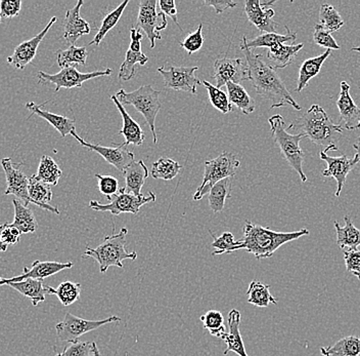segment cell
<instances>
[{
	"label": "cell",
	"mask_w": 360,
	"mask_h": 356,
	"mask_svg": "<svg viewBox=\"0 0 360 356\" xmlns=\"http://www.w3.org/2000/svg\"><path fill=\"white\" fill-rule=\"evenodd\" d=\"M287 33L285 35H280V33H261L257 37L254 39L248 40L246 36L243 37L240 42V49H258V47H271L278 46V44H285L287 42H294L297 39L296 32L292 31L288 26H285Z\"/></svg>",
	"instance_id": "obj_24"
},
{
	"label": "cell",
	"mask_w": 360,
	"mask_h": 356,
	"mask_svg": "<svg viewBox=\"0 0 360 356\" xmlns=\"http://www.w3.org/2000/svg\"><path fill=\"white\" fill-rule=\"evenodd\" d=\"M94 342H72L63 352L58 353L56 356H94Z\"/></svg>",
	"instance_id": "obj_47"
},
{
	"label": "cell",
	"mask_w": 360,
	"mask_h": 356,
	"mask_svg": "<svg viewBox=\"0 0 360 356\" xmlns=\"http://www.w3.org/2000/svg\"><path fill=\"white\" fill-rule=\"evenodd\" d=\"M269 123L272 139L280 148L283 159L290 164L292 170L298 173L301 181L305 183L307 181V177L303 172L305 153L300 147L301 140L305 137L302 135L290 134L285 128V119L280 114L270 117Z\"/></svg>",
	"instance_id": "obj_5"
},
{
	"label": "cell",
	"mask_w": 360,
	"mask_h": 356,
	"mask_svg": "<svg viewBox=\"0 0 360 356\" xmlns=\"http://www.w3.org/2000/svg\"><path fill=\"white\" fill-rule=\"evenodd\" d=\"M128 230L123 227L119 233L105 236L96 249L87 247L82 258H92L100 265L101 274H105L111 266L123 268L124 260H136V252L126 251V236Z\"/></svg>",
	"instance_id": "obj_4"
},
{
	"label": "cell",
	"mask_w": 360,
	"mask_h": 356,
	"mask_svg": "<svg viewBox=\"0 0 360 356\" xmlns=\"http://www.w3.org/2000/svg\"><path fill=\"white\" fill-rule=\"evenodd\" d=\"M143 35H141L139 29H135L132 27L130 29V42L129 49L134 51H141V39H143Z\"/></svg>",
	"instance_id": "obj_56"
},
{
	"label": "cell",
	"mask_w": 360,
	"mask_h": 356,
	"mask_svg": "<svg viewBox=\"0 0 360 356\" xmlns=\"http://www.w3.org/2000/svg\"><path fill=\"white\" fill-rule=\"evenodd\" d=\"M323 356H360V339L357 336L342 338L332 346L321 348Z\"/></svg>",
	"instance_id": "obj_34"
},
{
	"label": "cell",
	"mask_w": 360,
	"mask_h": 356,
	"mask_svg": "<svg viewBox=\"0 0 360 356\" xmlns=\"http://www.w3.org/2000/svg\"><path fill=\"white\" fill-rule=\"evenodd\" d=\"M341 121L348 130H355L360 128V107L354 103L350 96V85L346 81L341 82V91L337 100Z\"/></svg>",
	"instance_id": "obj_19"
},
{
	"label": "cell",
	"mask_w": 360,
	"mask_h": 356,
	"mask_svg": "<svg viewBox=\"0 0 360 356\" xmlns=\"http://www.w3.org/2000/svg\"><path fill=\"white\" fill-rule=\"evenodd\" d=\"M210 235L213 238V243L211 247L215 251L213 252L212 256L222 254H231L236 251L238 247H240V240H235V236L231 232H224L220 236H215L212 231H209Z\"/></svg>",
	"instance_id": "obj_45"
},
{
	"label": "cell",
	"mask_w": 360,
	"mask_h": 356,
	"mask_svg": "<svg viewBox=\"0 0 360 356\" xmlns=\"http://www.w3.org/2000/svg\"><path fill=\"white\" fill-rule=\"evenodd\" d=\"M94 356H101L100 350H98V346L96 344L94 345Z\"/></svg>",
	"instance_id": "obj_60"
},
{
	"label": "cell",
	"mask_w": 360,
	"mask_h": 356,
	"mask_svg": "<svg viewBox=\"0 0 360 356\" xmlns=\"http://www.w3.org/2000/svg\"><path fill=\"white\" fill-rule=\"evenodd\" d=\"M29 196H30L31 202L35 206L41 207L45 211H51L56 215H60V209L58 207L49 206V202L53 200V190L49 185L45 184L44 182L36 181L30 177Z\"/></svg>",
	"instance_id": "obj_30"
},
{
	"label": "cell",
	"mask_w": 360,
	"mask_h": 356,
	"mask_svg": "<svg viewBox=\"0 0 360 356\" xmlns=\"http://www.w3.org/2000/svg\"><path fill=\"white\" fill-rule=\"evenodd\" d=\"M202 326L214 337L224 339L227 333L224 324V317L222 313L218 310H209L200 317Z\"/></svg>",
	"instance_id": "obj_42"
},
{
	"label": "cell",
	"mask_w": 360,
	"mask_h": 356,
	"mask_svg": "<svg viewBox=\"0 0 360 356\" xmlns=\"http://www.w3.org/2000/svg\"><path fill=\"white\" fill-rule=\"evenodd\" d=\"M344 220H345L344 227H342L338 221L334 223L338 247L342 250H357L360 245V229L354 226L348 215L344 217Z\"/></svg>",
	"instance_id": "obj_31"
},
{
	"label": "cell",
	"mask_w": 360,
	"mask_h": 356,
	"mask_svg": "<svg viewBox=\"0 0 360 356\" xmlns=\"http://www.w3.org/2000/svg\"><path fill=\"white\" fill-rule=\"evenodd\" d=\"M87 47L71 46L68 49L56 51V62L62 69L76 65H85L87 60Z\"/></svg>",
	"instance_id": "obj_39"
},
{
	"label": "cell",
	"mask_w": 360,
	"mask_h": 356,
	"mask_svg": "<svg viewBox=\"0 0 360 356\" xmlns=\"http://www.w3.org/2000/svg\"><path fill=\"white\" fill-rule=\"evenodd\" d=\"M112 70L110 68L101 70V71L82 73V72H79L75 66H72L62 69L56 74L39 71L37 73V78L40 85L53 83L56 85L55 92H58L60 89L71 90L74 87H81L85 81L101 78V76H110L112 75Z\"/></svg>",
	"instance_id": "obj_10"
},
{
	"label": "cell",
	"mask_w": 360,
	"mask_h": 356,
	"mask_svg": "<svg viewBox=\"0 0 360 356\" xmlns=\"http://www.w3.org/2000/svg\"><path fill=\"white\" fill-rule=\"evenodd\" d=\"M56 22V17L51 18V21L49 22V24L46 25V27H45L41 32L38 33L37 35L34 36L31 39L22 42V44L15 47L13 55L8 58V64L13 65L15 69L24 70L26 68L27 65L30 64L33 59L36 57L40 42L44 40L45 35H47L49 29L53 27Z\"/></svg>",
	"instance_id": "obj_18"
},
{
	"label": "cell",
	"mask_w": 360,
	"mask_h": 356,
	"mask_svg": "<svg viewBox=\"0 0 360 356\" xmlns=\"http://www.w3.org/2000/svg\"><path fill=\"white\" fill-rule=\"evenodd\" d=\"M202 85L206 87L209 94V100H210L215 109L219 110L224 114L233 111V107L231 102H229V96H227L226 92L218 89L215 85H211L207 80H202Z\"/></svg>",
	"instance_id": "obj_44"
},
{
	"label": "cell",
	"mask_w": 360,
	"mask_h": 356,
	"mask_svg": "<svg viewBox=\"0 0 360 356\" xmlns=\"http://www.w3.org/2000/svg\"><path fill=\"white\" fill-rule=\"evenodd\" d=\"M180 47L188 51V55H193L202 49L204 44V35H202V24H200L195 32L191 33L186 39L179 42Z\"/></svg>",
	"instance_id": "obj_49"
},
{
	"label": "cell",
	"mask_w": 360,
	"mask_h": 356,
	"mask_svg": "<svg viewBox=\"0 0 360 356\" xmlns=\"http://www.w3.org/2000/svg\"><path fill=\"white\" fill-rule=\"evenodd\" d=\"M128 4H129V0H126V1L119 4L112 12L105 16L103 22H101L100 29L98 30V33L94 36V39L89 42V46H100L101 42L105 39V35H107L108 33L118 24V22L120 21L121 17H122L124 11H125Z\"/></svg>",
	"instance_id": "obj_38"
},
{
	"label": "cell",
	"mask_w": 360,
	"mask_h": 356,
	"mask_svg": "<svg viewBox=\"0 0 360 356\" xmlns=\"http://www.w3.org/2000/svg\"><path fill=\"white\" fill-rule=\"evenodd\" d=\"M2 229H4V225H0V253L1 252H6V250H8V245H4L1 240Z\"/></svg>",
	"instance_id": "obj_58"
},
{
	"label": "cell",
	"mask_w": 360,
	"mask_h": 356,
	"mask_svg": "<svg viewBox=\"0 0 360 356\" xmlns=\"http://www.w3.org/2000/svg\"><path fill=\"white\" fill-rule=\"evenodd\" d=\"M41 106L33 102L26 104V108L31 111V113L37 115L45 119L49 125H53V128L60 133V137L65 138L68 135H73L76 133V125L74 119L68 118L63 115L51 113V112L42 110Z\"/></svg>",
	"instance_id": "obj_25"
},
{
	"label": "cell",
	"mask_w": 360,
	"mask_h": 356,
	"mask_svg": "<svg viewBox=\"0 0 360 356\" xmlns=\"http://www.w3.org/2000/svg\"><path fill=\"white\" fill-rule=\"evenodd\" d=\"M231 186H233V178H226L214 185L210 192L208 193L209 204L214 213H221L224 211L225 200L231 197Z\"/></svg>",
	"instance_id": "obj_37"
},
{
	"label": "cell",
	"mask_w": 360,
	"mask_h": 356,
	"mask_svg": "<svg viewBox=\"0 0 360 356\" xmlns=\"http://www.w3.org/2000/svg\"><path fill=\"white\" fill-rule=\"evenodd\" d=\"M74 263L49 262V261H34L32 267H24L21 276L4 278L0 277V286H6L11 283H20L27 279H36V281H44L47 277L55 276L58 272L64 270L71 269Z\"/></svg>",
	"instance_id": "obj_16"
},
{
	"label": "cell",
	"mask_w": 360,
	"mask_h": 356,
	"mask_svg": "<svg viewBox=\"0 0 360 356\" xmlns=\"http://www.w3.org/2000/svg\"><path fill=\"white\" fill-rule=\"evenodd\" d=\"M353 148H354V149L356 150V155L357 157H359V161L360 164V136L359 137V139H357V141L355 142L354 144H353Z\"/></svg>",
	"instance_id": "obj_59"
},
{
	"label": "cell",
	"mask_w": 360,
	"mask_h": 356,
	"mask_svg": "<svg viewBox=\"0 0 360 356\" xmlns=\"http://www.w3.org/2000/svg\"><path fill=\"white\" fill-rule=\"evenodd\" d=\"M13 204L15 207V218L11 225L19 229L22 234L34 233L38 228V223L33 211L20 200H13Z\"/></svg>",
	"instance_id": "obj_32"
},
{
	"label": "cell",
	"mask_w": 360,
	"mask_h": 356,
	"mask_svg": "<svg viewBox=\"0 0 360 356\" xmlns=\"http://www.w3.org/2000/svg\"><path fill=\"white\" fill-rule=\"evenodd\" d=\"M319 157L321 161H326V168L323 172V177H333L337 182L336 192L335 196L339 197L343 190L344 185L346 183V178L348 173L352 171V168L359 164V157L355 154L353 159H348L346 155L342 156L334 157L328 155L325 151L319 152Z\"/></svg>",
	"instance_id": "obj_17"
},
{
	"label": "cell",
	"mask_w": 360,
	"mask_h": 356,
	"mask_svg": "<svg viewBox=\"0 0 360 356\" xmlns=\"http://www.w3.org/2000/svg\"><path fill=\"white\" fill-rule=\"evenodd\" d=\"M21 232L11 225V223L4 224V229L1 232V240L4 245H17L21 238Z\"/></svg>",
	"instance_id": "obj_53"
},
{
	"label": "cell",
	"mask_w": 360,
	"mask_h": 356,
	"mask_svg": "<svg viewBox=\"0 0 360 356\" xmlns=\"http://www.w3.org/2000/svg\"><path fill=\"white\" fill-rule=\"evenodd\" d=\"M303 47V44H291V46L278 44V46L271 47L267 51V59L271 64L270 66L276 70L290 66Z\"/></svg>",
	"instance_id": "obj_29"
},
{
	"label": "cell",
	"mask_w": 360,
	"mask_h": 356,
	"mask_svg": "<svg viewBox=\"0 0 360 356\" xmlns=\"http://www.w3.org/2000/svg\"><path fill=\"white\" fill-rule=\"evenodd\" d=\"M1 22H2V17H1V16H0V23H1Z\"/></svg>",
	"instance_id": "obj_62"
},
{
	"label": "cell",
	"mask_w": 360,
	"mask_h": 356,
	"mask_svg": "<svg viewBox=\"0 0 360 356\" xmlns=\"http://www.w3.org/2000/svg\"><path fill=\"white\" fill-rule=\"evenodd\" d=\"M10 157H4L1 159V166L6 173V195H15L18 200L22 202L25 206L28 207L32 204L29 196V182L30 178L27 177L22 172L20 166H15Z\"/></svg>",
	"instance_id": "obj_13"
},
{
	"label": "cell",
	"mask_w": 360,
	"mask_h": 356,
	"mask_svg": "<svg viewBox=\"0 0 360 356\" xmlns=\"http://www.w3.org/2000/svg\"><path fill=\"white\" fill-rule=\"evenodd\" d=\"M269 288V285H264L261 281H251L247 290L248 303L257 307H269L270 304L276 305L278 300L272 296Z\"/></svg>",
	"instance_id": "obj_36"
},
{
	"label": "cell",
	"mask_w": 360,
	"mask_h": 356,
	"mask_svg": "<svg viewBox=\"0 0 360 356\" xmlns=\"http://www.w3.org/2000/svg\"><path fill=\"white\" fill-rule=\"evenodd\" d=\"M109 204H101L96 200L89 202L90 209L96 211H110L112 215L118 216L120 214H134L137 215L139 209L146 204L156 202V195L148 191V195L135 196L131 193L126 192L125 188H120L117 195L108 197Z\"/></svg>",
	"instance_id": "obj_8"
},
{
	"label": "cell",
	"mask_w": 360,
	"mask_h": 356,
	"mask_svg": "<svg viewBox=\"0 0 360 356\" xmlns=\"http://www.w3.org/2000/svg\"><path fill=\"white\" fill-rule=\"evenodd\" d=\"M309 234V230L307 229L292 232L274 231L247 220L244 226V236L236 251L246 250L248 253L253 254L257 260H262L274 256L281 245Z\"/></svg>",
	"instance_id": "obj_2"
},
{
	"label": "cell",
	"mask_w": 360,
	"mask_h": 356,
	"mask_svg": "<svg viewBox=\"0 0 360 356\" xmlns=\"http://www.w3.org/2000/svg\"><path fill=\"white\" fill-rule=\"evenodd\" d=\"M167 25H168L167 17H166L165 13H162V12L158 13L156 32L157 33L161 32L162 30H164V29H166V27H167Z\"/></svg>",
	"instance_id": "obj_57"
},
{
	"label": "cell",
	"mask_w": 360,
	"mask_h": 356,
	"mask_svg": "<svg viewBox=\"0 0 360 356\" xmlns=\"http://www.w3.org/2000/svg\"><path fill=\"white\" fill-rule=\"evenodd\" d=\"M213 78L218 89H221L229 82L240 85L243 81L249 80L247 65L240 58L219 56L214 62Z\"/></svg>",
	"instance_id": "obj_12"
},
{
	"label": "cell",
	"mask_w": 360,
	"mask_h": 356,
	"mask_svg": "<svg viewBox=\"0 0 360 356\" xmlns=\"http://www.w3.org/2000/svg\"><path fill=\"white\" fill-rule=\"evenodd\" d=\"M6 286L17 290L26 298L30 299L33 306H38L39 303L44 302L47 295H55L56 290V288L51 286L44 285V281L36 279H27L20 283H11Z\"/></svg>",
	"instance_id": "obj_23"
},
{
	"label": "cell",
	"mask_w": 360,
	"mask_h": 356,
	"mask_svg": "<svg viewBox=\"0 0 360 356\" xmlns=\"http://www.w3.org/2000/svg\"><path fill=\"white\" fill-rule=\"evenodd\" d=\"M21 0H1L0 1V16L4 19H13L21 12Z\"/></svg>",
	"instance_id": "obj_52"
},
{
	"label": "cell",
	"mask_w": 360,
	"mask_h": 356,
	"mask_svg": "<svg viewBox=\"0 0 360 356\" xmlns=\"http://www.w3.org/2000/svg\"><path fill=\"white\" fill-rule=\"evenodd\" d=\"M84 2L79 0L73 8L67 11L64 21V39L67 44L75 46L76 42L83 35H90V25L80 15L81 8Z\"/></svg>",
	"instance_id": "obj_20"
},
{
	"label": "cell",
	"mask_w": 360,
	"mask_h": 356,
	"mask_svg": "<svg viewBox=\"0 0 360 356\" xmlns=\"http://www.w3.org/2000/svg\"><path fill=\"white\" fill-rule=\"evenodd\" d=\"M240 166V161L235 155L229 152L221 153L216 159L205 161L202 182L193 195V200H201L205 195L210 192L214 185L221 180L235 177L236 170Z\"/></svg>",
	"instance_id": "obj_7"
},
{
	"label": "cell",
	"mask_w": 360,
	"mask_h": 356,
	"mask_svg": "<svg viewBox=\"0 0 360 356\" xmlns=\"http://www.w3.org/2000/svg\"><path fill=\"white\" fill-rule=\"evenodd\" d=\"M359 89H360V87H359Z\"/></svg>",
	"instance_id": "obj_63"
},
{
	"label": "cell",
	"mask_w": 360,
	"mask_h": 356,
	"mask_svg": "<svg viewBox=\"0 0 360 356\" xmlns=\"http://www.w3.org/2000/svg\"><path fill=\"white\" fill-rule=\"evenodd\" d=\"M330 54H332V51L326 49L325 53L321 54V55L304 61L301 64L300 69H299L298 80H297V92H302L307 87L310 80L314 78L315 76L319 75L323 63H325L326 59L330 57Z\"/></svg>",
	"instance_id": "obj_28"
},
{
	"label": "cell",
	"mask_w": 360,
	"mask_h": 356,
	"mask_svg": "<svg viewBox=\"0 0 360 356\" xmlns=\"http://www.w3.org/2000/svg\"><path fill=\"white\" fill-rule=\"evenodd\" d=\"M227 96L231 105H235L245 115H250L255 111L256 103L254 99L248 94L242 85L229 82L226 85Z\"/></svg>",
	"instance_id": "obj_33"
},
{
	"label": "cell",
	"mask_w": 360,
	"mask_h": 356,
	"mask_svg": "<svg viewBox=\"0 0 360 356\" xmlns=\"http://www.w3.org/2000/svg\"><path fill=\"white\" fill-rule=\"evenodd\" d=\"M62 175V170L58 168V164L51 156L44 155L40 159L37 173L31 178L36 181L44 182L49 186H56Z\"/></svg>",
	"instance_id": "obj_35"
},
{
	"label": "cell",
	"mask_w": 360,
	"mask_h": 356,
	"mask_svg": "<svg viewBox=\"0 0 360 356\" xmlns=\"http://www.w3.org/2000/svg\"><path fill=\"white\" fill-rule=\"evenodd\" d=\"M81 285L73 281H64L56 288L55 295L63 306H70L80 299Z\"/></svg>",
	"instance_id": "obj_46"
},
{
	"label": "cell",
	"mask_w": 360,
	"mask_h": 356,
	"mask_svg": "<svg viewBox=\"0 0 360 356\" xmlns=\"http://www.w3.org/2000/svg\"><path fill=\"white\" fill-rule=\"evenodd\" d=\"M148 62V58L143 51H134L131 49H128L125 60H124L120 70H119V80L123 81L131 80L135 76V72H136V64L145 66Z\"/></svg>",
	"instance_id": "obj_40"
},
{
	"label": "cell",
	"mask_w": 360,
	"mask_h": 356,
	"mask_svg": "<svg viewBox=\"0 0 360 356\" xmlns=\"http://www.w3.org/2000/svg\"><path fill=\"white\" fill-rule=\"evenodd\" d=\"M125 178L126 192L141 195V189L148 178V168L143 161H134L122 173Z\"/></svg>",
	"instance_id": "obj_27"
},
{
	"label": "cell",
	"mask_w": 360,
	"mask_h": 356,
	"mask_svg": "<svg viewBox=\"0 0 360 356\" xmlns=\"http://www.w3.org/2000/svg\"><path fill=\"white\" fill-rule=\"evenodd\" d=\"M321 25L330 33L336 32L344 26V21L336 8L330 4H323L319 10Z\"/></svg>",
	"instance_id": "obj_43"
},
{
	"label": "cell",
	"mask_w": 360,
	"mask_h": 356,
	"mask_svg": "<svg viewBox=\"0 0 360 356\" xmlns=\"http://www.w3.org/2000/svg\"><path fill=\"white\" fill-rule=\"evenodd\" d=\"M353 51H359L360 53V47H352Z\"/></svg>",
	"instance_id": "obj_61"
},
{
	"label": "cell",
	"mask_w": 360,
	"mask_h": 356,
	"mask_svg": "<svg viewBox=\"0 0 360 356\" xmlns=\"http://www.w3.org/2000/svg\"><path fill=\"white\" fill-rule=\"evenodd\" d=\"M96 178L98 180V189H100L101 195L107 196V198L117 195L120 190L118 179L112 176L96 173Z\"/></svg>",
	"instance_id": "obj_50"
},
{
	"label": "cell",
	"mask_w": 360,
	"mask_h": 356,
	"mask_svg": "<svg viewBox=\"0 0 360 356\" xmlns=\"http://www.w3.org/2000/svg\"><path fill=\"white\" fill-rule=\"evenodd\" d=\"M159 6L160 8H161V12L165 13L166 16H169L173 20L175 25H177L179 30L182 31L179 19H177V8L174 0H160Z\"/></svg>",
	"instance_id": "obj_54"
},
{
	"label": "cell",
	"mask_w": 360,
	"mask_h": 356,
	"mask_svg": "<svg viewBox=\"0 0 360 356\" xmlns=\"http://www.w3.org/2000/svg\"><path fill=\"white\" fill-rule=\"evenodd\" d=\"M111 100L114 102L119 112H120L121 116H122L123 128L118 134L122 135L124 138H125V142L123 143L124 145L127 146L130 145V144L134 146L143 145V141H145V134H143L141 125L131 118V116L128 114L125 108L123 107L122 104L119 102L116 96H112Z\"/></svg>",
	"instance_id": "obj_26"
},
{
	"label": "cell",
	"mask_w": 360,
	"mask_h": 356,
	"mask_svg": "<svg viewBox=\"0 0 360 356\" xmlns=\"http://www.w3.org/2000/svg\"><path fill=\"white\" fill-rule=\"evenodd\" d=\"M72 136L77 140L78 143L87 150L94 151L98 153L101 157L105 159L110 164L117 168L119 172L124 173V171L134 161V154L126 148L124 144L114 145L112 147H103L98 144H90L74 133Z\"/></svg>",
	"instance_id": "obj_14"
},
{
	"label": "cell",
	"mask_w": 360,
	"mask_h": 356,
	"mask_svg": "<svg viewBox=\"0 0 360 356\" xmlns=\"http://www.w3.org/2000/svg\"><path fill=\"white\" fill-rule=\"evenodd\" d=\"M276 1H263L260 0H246L245 13L248 20L251 22L261 33H274L278 23L274 20V11L271 6Z\"/></svg>",
	"instance_id": "obj_15"
},
{
	"label": "cell",
	"mask_w": 360,
	"mask_h": 356,
	"mask_svg": "<svg viewBox=\"0 0 360 356\" xmlns=\"http://www.w3.org/2000/svg\"><path fill=\"white\" fill-rule=\"evenodd\" d=\"M205 6H212L216 13H222L227 8H233L236 6V2L227 0V1H204Z\"/></svg>",
	"instance_id": "obj_55"
},
{
	"label": "cell",
	"mask_w": 360,
	"mask_h": 356,
	"mask_svg": "<svg viewBox=\"0 0 360 356\" xmlns=\"http://www.w3.org/2000/svg\"><path fill=\"white\" fill-rule=\"evenodd\" d=\"M242 51L246 57L249 80H251L259 96L271 102L270 108L274 109L289 105L300 111L302 109L301 106L292 98L276 69L263 60V56L254 53L251 49H243Z\"/></svg>",
	"instance_id": "obj_1"
},
{
	"label": "cell",
	"mask_w": 360,
	"mask_h": 356,
	"mask_svg": "<svg viewBox=\"0 0 360 356\" xmlns=\"http://www.w3.org/2000/svg\"><path fill=\"white\" fill-rule=\"evenodd\" d=\"M314 42L317 46L325 47L326 49H340L339 44L336 39L332 36V33L326 31L321 24L314 26Z\"/></svg>",
	"instance_id": "obj_48"
},
{
	"label": "cell",
	"mask_w": 360,
	"mask_h": 356,
	"mask_svg": "<svg viewBox=\"0 0 360 356\" xmlns=\"http://www.w3.org/2000/svg\"><path fill=\"white\" fill-rule=\"evenodd\" d=\"M115 96L122 105L134 106L135 110L145 117L146 123L152 132L154 143L157 144L158 137L155 123H156L157 115L162 108L159 99L160 92L153 89L152 85H143L136 91L131 92L120 89Z\"/></svg>",
	"instance_id": "obj_6"
},
{
	"label": "cell",
	"mask_w": 360,
	"mask_h": 356,
	"mask_svg": "<svg viewBox=\"0 0 360 356\" xmlns=\"http://www.w3.org/2000/svg\"><path fill=\"white\" fill-rule=\"evenodd\" d=\"M120 321L121 319L119 317H110L103 321H87L68 312L64 319L56 324V332L60 341L72 343V342L79 341V339L85 333L98 330L105 324Z\"/></svg>",
	"instance_id": "obj_9"
},
{
	"label": "cell",
	"mask_w": 360,
	"mask_h": 356,
	"mask_svg": "<svg viewBox=\"0 0 360 356\" xmlns=\"http://www.w3.org/2000/svg\"><path fill=\"white\" fill-rule=\"evenodd\" d=\"M180 170L181 166L179 162L167 157H162L153 164L152 176L154 179L170 181L179 175Z\"/></svg>",
	"instance_id": "obj_41"
},
{
	"label": "cell",
	"mask_w": 360,
	"mask_h": 356,
	"mask_svg": "<svg viewBox=\"0 0 360 356\" xmlns=\"http://www.w3.org/2000/svg\"><path fill=\"white\" fill-rule=\"evenodd\" d=\"M242 321V315L238 309L231 310L229 313V332L224 337V341L226 344L224 355H227L229 352H235L238 356H248L246 348H245L244 341H243L242 335H240V326Z\"/></svg>",
	"instance_id": "obj_22"
},
{
	"label": "cell",
	"mask_w": 360,
	"mask_h": 356,
	"mask_svg": "<svg viewBox=\"0 0 360 356\" xmlns=\"http://www.w3.org/2000/svg\"><path fill=\"white\" fill-rule=\"evenodd\" d=\"M199 67L186 66H163L158 68V72L163 76L165 87L174 91L197 94L198 85H202V81L195 76V72Z\"/></svg>",
	"instance_id": "obj_11"
},
{
	"label": "cell",
	"mask_w": 360,
	"mask_h": 356,
	"mask_svg": "<svg viewBox=\"0 0 360 356\" xmlns=\"http://www.w3.org/2000/svg\"><path fill=\"white\" fill-rule=\"evenodd\" d=\"M287 130H292L294 135H302L326 148L337 146L343 135L342 125L333 123L325 109L319 105H312L302 116L292 121Z\"/></svg>",
	"instance_id": "obj_3"
},
{
	"label": "cell",
	"mask_w": 360,
	"mask_h": 356,
	"mask_svg": "<svg viewBox=\"0 0 360 356\" xmlns=\"http://www.w3.org/2000/svg\"><path fill=\"white\" fill-rule=\"evenodd\" d=\"M344 261H345L347 271L356 276L360 281V251L346 250L344 251Z\"/></svg>",
	"instance_id": "obj_51"
},
{
	"label": "cell",
	"mask_w": 360,
	"mask_h": 356,
	"mask_svg": "<svg viewBox=\"0 0 360 356\" xmlns=\"http://www.w3.org/2000/svg\"><path fill=\"white\" fill-rule=\"evenodd\" d=\"M157 0H141L139 2V17H137V27L145 31L146 37L150 42V47H156V40L162 39L161 35L156 32L158 21Z\"/></svg>",
	"instance_id": "obj_21"
}]
</instances>
